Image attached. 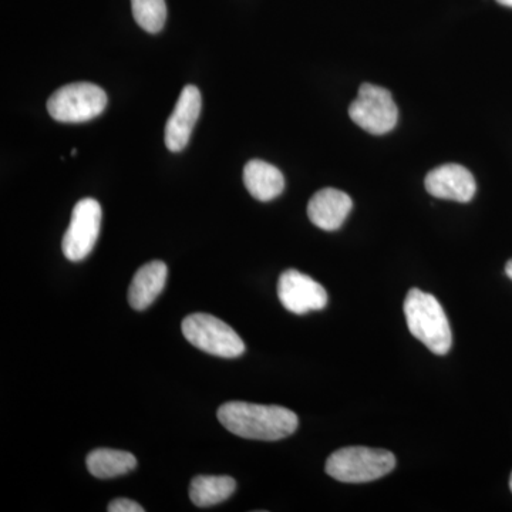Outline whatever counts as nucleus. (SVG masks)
I'll use <instances>...</instances> for the list:
<instances>
[{
  "label": "nucleus",
  "mask_w": 512,
  "mask_h": 512,
  "mask_svg": "<svg viewBox=\"0 0 512 512\" xmlns=\"http://www.w3.org/2000/svg\"><path fill=\"white\" fill-rule=\"evenodd\" d=\"M222 426L248 440L278 441L298 429V416L281 406H264L247 402H228L218 409Z\"/></svg>",
  "instance_id": "obj_1"
},
{
  "label": "nucleus",
  "mask_w": 512,
  "mask_h": 512,
  "mask_svg": "<svg viewBox=\"0 0 512 512\" xmlns=\"http://www.w3.org/2000/svg\"><path fill=\"white\" fill-rule=\"evenodd\" d=\"M410 333L434 355H447L453 345L450 322L443 306L430 293L413 288L404 301Z\"/></svg>",
  "instance_id": "obj_2"
},
{
  "label": "nucleus",
  "mask_w": 512,
  "mask_h": 512,
  "mask_svg": "<svg viewBox=\"0 0 512 512\" xmlns=\"http://www.w3.org/2000/svg\"><path fill=\"white\" fill-rule=\"evenodd\" d=\"M396 467V457L382 448L345 447L326 461V473L340 483L362 484L379 480Z\"/></svg>",
  "instance_id": "obj_3"
},
{
  "label": "nucleus",
  "mask_w": 512,
  "mask_h": 512,
  "mask_svg": "<svg viewBox=\"0 0 512 512\" xmlns=\"http://www.w3.org/2000/svg\"><path fill=\"white\" fill-rule=\"evenodd\" d=\"M184 338L195 348L212 356L235 359L244 355L245 343L237 332L208 313H192L181 325Z\"/></svg>",
  "instance_id": "obj_4"
},
{
  "label": "nucleus",
  "mask_w": 512,
  "mask_h": 512,
  "mask_svg": "<svg viewBox=\"0 0 512 512\" xmlns=\"http://www.w3.org/2000/svg\"><path fill=\"white\" fill-rule=\"evenodd\" d=\"M107 107V94L93 83H70L47 100V111L60 123H84L99 117Z\"/></svg>",
  "instance_id": "obj_5"
},
{
  "label": "nucleus",
  "mask_w": 512,
  "mask_h": 512,
  "mask_svg": "<svg viewBox=\"0 0 512 512\" xmlns=\"http://www.w3.org/2000/svg\"><path fill=\"white\" fill-rule=\"evenodd\" d=\"M349 116L357 126L373 136H383L396 127L399 110L392 94L383 87L365 83L349 106Z\"/></svg>",
  "instance_id": "obj_6"
},
{
  "label": "nucleus",
  "mask_w": 512,
  "mask_h": 512,
  "mask_svg": "<svg viewBox=\"0 0 512 512\" xmlns=\"http://www.w3.org/2000/svg\"><path fill=\"white\" fill-rule=\"evenodd\" d=\"M101 217V205L93 198H83L74 205L72 220L62 241L63 254L69 261H83L93 251L99 239Z\"/></svg>",
  "instance_id": "obj_7"
},
{
  "label": "nucleus",
  "mask_w": 512,
  "mask_h": 512,
  "mask_svg": "<svg viewBox=\"0 0 512 512\" xmlns=\"http://www.w3.org/2000/svg\"><path fill=\"white\" fill-rule=\"evenodd\" d=\"M278 298L286 311L295 315L322 311L328 305V293L311 276L289 269L278 282Z\"/></svg>",
  "instance_id": "obj_8"
},
{
  "label": "nucleus",
  "mask_w": 512,
  "mask_h": 512,
  "mask_svg": "<svg viewBox=\"0 0 512 512\" xmlns=\"http://www.w3.org/2000/svg\"><path fill=\"white\" fill-rule=\"evenodd\" d=\"M201 106L200 90L192 84L185 86L173 114L165 124V146L171 153H180L190 143L192 130L200 117Z\"/></svg>",
  "instance_id": "obj_9"
},
{
  "label": "nucleus",
  "mask_w": 512,
  "mask_h": 512,
  "mask_svg": "<svg viewBox=\"0 0 512 512\" xmlns=\"http://www.w3.org/2000/svg\"><path fill=\"white\" fill-rule=\"evenodd\" d=\"M426 190L440 200L470 202L476 195L473 174L460 164H444L434 168L424 180Z\"/></svg>",
  "instance_id": "obj_10"
},
{
  "label": "nucleus",
  "mask_w": 512,
  "mask_h": 512,
  "mask_svg": "<svg viewBox=\"0 0 512 512\" xmlns=\"http://www.w3.org/2000/svg\"><path fill=\"white\" fill-rule=\"evenodd\" d=\"M352 207V198L346 192L323 188L309 201L308 217L313 225L323 231H336L342 227Z\"/></svg>",
  "instance_id": "obj_11"
},
{
  "label": "nucleus",
  "mask_w": 512,
  "mask_h": 512,
  "mask_svg": "<svg viewBox=\"0 0 512 512\" xmlns=\"http://www.w3.org/2000/svg\"><path fill=\"white\" fill-rule=\"evenodd\" d=\"M167 275L168 269L164 262L153 261L141 266L128 289V303L131 308L136 311H146L150 308L163 292Z\"/></svg>",
  "instance_id": "obj_12"
},
{
  "label": "nucleus",
  "mask_w": 512,
  "mask_h": 512,
  "mask_svg": "<svg viewBox=\"0 0 512 512\" xmlns=\"http://www.w3.org/2000/svg\"><path fill=\"white\" fill-rule=\"evenodd\" d=\"M244 184L255 200L268 202L284 192V174L275 165L251 160L244 168Z\"/></svg>",
  "instance_id": "obj_13"
},
{
  "label": "nucleus",
  "mask_w": 512,
  "mask_h": 512,
  "mask_svg": "<svg viewBox=\"0 0 512 512\" xmlns=\"http://www.w3.org/2000/svg\"><path fill=\"white\" fill-rule=\"evenodd\" d=\"M86 464L92 476L107 480L131 473L137 467V458L128 451L97 448L87 456Z\"/></svg>",
  "instance_id": "obj_14"
},
{
  "label": "nucleus",
  "mask_w": 512,
  "mask_h": 512,
  "mask_svg": "<svg viewBox=\"0 0 512 512\" xmlns=\"http://www.w3.org/2000/svg\"><path fill=\"white\" fill-rule=\"evenodd\" d=\"M237 490L234 478L228 476H198L191 481L190 498L197 507H212L224 503Z\"/></svg>",
  "instance_id": "obj_15"
},
{
  "label": "nucleus",
  "mask_w": 512,
  "mask_h": 512,
  "mask_svg": "<svg viewBox=\"0 0 512 512\" xmlns=\"http://www.w3.org/2000/svg\"><path fill=\"white\" fill-rule=\"evenodd\" d=\"M131 9L141 29L153 35L163 30L167 20L165 0H131Z\"/></svg>",
  "instance_id": "obj_16"
},
{
  "label": "nucleus",
  "mask_w": 512,
  "mask_h": 512,
  "mask_svg": "<svg viewBox=\"0 0 512 512\" xmlns=\"http://www.w3.org/2000/svg\"><path fill=\"white\" fill-rule=\"evenodd\" d=\"M107 510L110 512H144L143 507L137 504L136 501L127 500V498H117L111 501Z\"/></svg>",
  "instance_id": "obj_17"
},
{
  "label": "nucleus",
  "mask_w": 512,
  "mask_h": 512,
  "mask_svg": "<svg viewBox=\"0 0 512 512\" xmlns=\"http://www.w3.org/2000/svg\"><path fill=\"white\" fill-rule=\"evenodd\" d=\"M505 274L508 275V278L512 279V259L508 262L507 266H505Z\"/></svg>",
  "instance_id": "obj_18"
},
{
  "label": "nucleus",
  "mask_w": 512,
  "mask_h": 512,
  "mask_svg": "<svg viewBox=\"0 0 512 512\" xmlns=\"http://www.w3.org/2000/svg\"><path fill=\"white\" fill-rule=\"evenodd\" d=\"M500 5L508 6V8H512V0H497Z\"/></svg>",
  "instance_id": "obj_19"
},
{
  "label": "nucleus",
  "mask_w": 512,
  "mask_h": 512,
  "mask_svg": "<svg viewBox=\"0 0 512 512\" xmlns=\"http://www.w3.org/2000/svg\"><path fill=\"white\" fill-rule=\"evenodd\" d=\"M76 154H77V150H76V148H73V150H72V156H76Z\"/></svg>",
  "instance_id": "obj_20"
},
{
  "label": "nucleus",
  "mask_w": 512,
  "mask_h": 512,
  "mask_svg": "<svg viewBox=\"0 0 512 512\" xmlns=\"http://www.w3.org/2000/svg\"><path fill=\"white\" fill-rule=\"evenodd\" d=\"M510 488H511V491H512V474H511V478H510Z\"/></svg>",
  "instance_id": "obj_21"
}]
</instances>
